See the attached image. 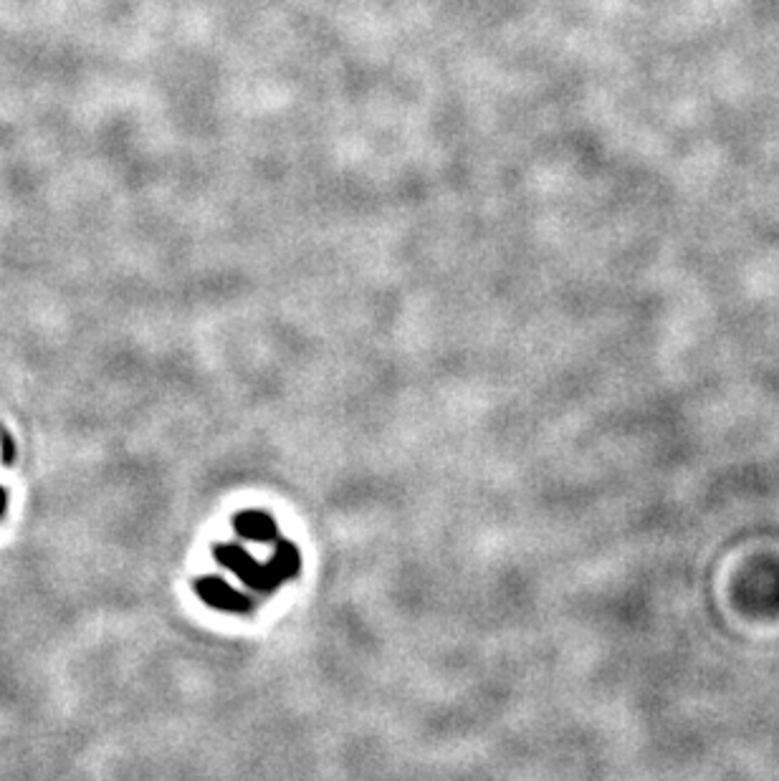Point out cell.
<instances>
[{
  "label": "cell",
  "instance_id": "6da1fadb",
  "mask_svg": "<svg viewBox=\"0 0 779 781\" xmlns=\"http://www.w3.org/2000/svg\"><path fill=\"white\" fill-rule=\"evenodd\" d=\"M198 592L203 594L205 602H210V605L215 607H223V610H243V607H246V600H243L241 594L233 592L221 579H200Z\"/></svg>",
  "mask_w": 779,
  "mask_h": 781
},
{
  "label": "cell",
  "instance_id": "7a4b0ae2",
  "mask_svg": "<svg viewBox=\"0 0 779 781\" xmlns=\"http://www.w3.org/2000/svg\"><path fill=\"white\" fill-rule=\"evenodd\" d=\"M236 529L241 531L246 539L266 541L274 536V521H271L269 516H264V514H243V516H238Z\"/></svg>",
  "mask_w": 779,
  "mask_h": 781
},
{
  "label": "cell",
  "instance_id": "3957f363",
  "mask_svg": "<svg viewBox=\"0 0 779 781\" xmlns=\"http://www.w3.org/2000/svg\"><path fill=\"white\" fill-rule=\"evenodd\" d=\"M3 463H13V445L6 433H3Z\"/></svg>",
  "mask_w": 779,
  "mask_h": 781
},
{
  "label": "cell",
  "instance_id": "277c9868",
  "mask_svg": "<svg viewBox=\"0 0 779 781\" xmlns=\"http://www.w3.org/2000/svg\"><path fill=\"white\" fill-rule=\"evenodd\" d=\"M3 509H6V491L0 488V514H3Z\"/></svg>",
  "mask_w": 779,
  "mask_h": 781
}]
</instances>
